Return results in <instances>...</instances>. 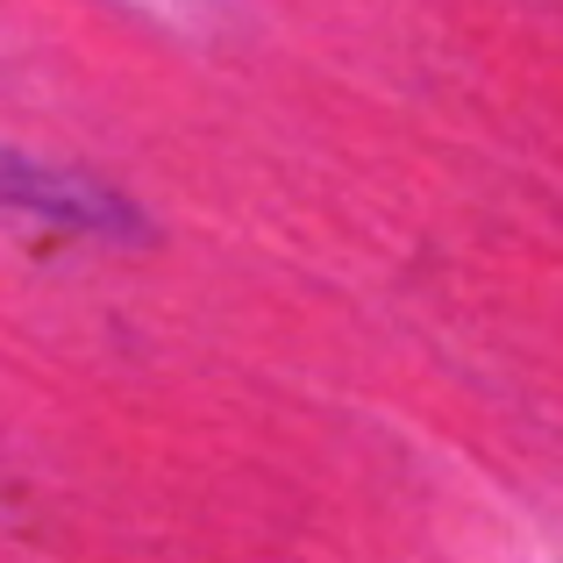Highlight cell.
<instances>
[{"mask_svg": "<svg viewBox=\"0 0 563 563\" xmlns=\"http://www.w3.org/2000/svg\"><path fill=\"white\" fill-rule=\"evenodd\" d=\"M8 200L14 207H36V214H51V221H79V229H129V207L114 200V192L71 179V172H36L29 157H14Z\"/></svg>", "mask_w": 563, "mask_h": 563, "instance_id": "obj_1", "label": "cell"}]
</instances>
